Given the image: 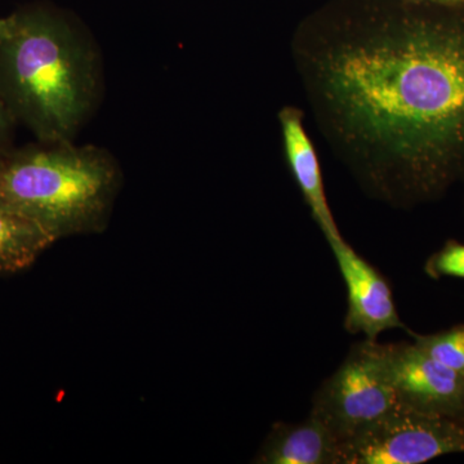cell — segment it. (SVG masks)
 Instances as JSON below:
<instances>
[{"mask_svg": "<svg viewBox=\"0 0 464 464\" xmlns=\"http://www.w3.org/2000/svg\"><path fill=\"white\" fill-rule=\"evenodd\" d=\"M347 20L304 54L332 136L383 194L464 179V8L414 2Z\"/></svg>", "mask_w": 464, "mask_h": 464, "instance_id": "6da1fadb", "label": "cell"}, {"mask_svg": "<svg viewBox=\"0 0 464 464\" xmlns=\"http://www.w3.org/2000/svg\"><path fill=\"white\" fill-rule=\"evenodd\" d=\"M0 92L39 142L72 141L99 92L96 54L60 14L21 9L0 18Z\"/></svg>", "mask_w": 464, "mask_h": 464, "instance_id": "7a4b0ae2", "label": "cell"}, {"mask_svg": "<svg viewBox=\"0 0 464 464\" xmlns=\"http://www.w3.org/2000/svg\"><path fill=\"white\" fill-rule=\"evenodd\" d=\"M121 183L114 158L96 146L38 142L0 155V206L57 240L105 230Z\"/></svg>", "mask_w": 464, "mask_h": 464, "instance_id": "3957f363", "label": "cell"}, {"mask_svg": "<svg viewBox=\"0 0 464 464\" xmlns=\"http://www.w3.org/2000/svg\"><path fill=\"white\" fill-rule=\"evenodd\" d=\"M399 405L387 366L386 344H353L340 368L317 390L310 413L343 444L357 431Z\"/></svg>", "mask_w": 464, "mask_h": 464, "instance_id": "277c9868", "label": "cell"}, {"mask_svg": "<svg viewBox=\"0 0 464 464\" xmlns=\"http://www.w3.org/2000/svg\"><path fill=\"white\" fill-rule=\"evenodd\" d=\"M464 453V422L398 405L342 444V464H420Z\"/></svg>", "mask_w": 464, "mask_h": 464, "instance_id": "5b68a950", "label": "cell"}, {"mask_svg": "<svg viewBox=\"0 0 464 464\" xmlns=\"http://www.w3.org/2000/svg\"><path fill=\"white\" fill-rule=\"evenodd\" d=\"M391 383L400 405L464 422V377L415 343L386 344Z\"/></svg>", "mask_w": 464, "mask_h": 464, "instance_id": "8992f818", "label": "cell"}, {"mask_svg": "<svg viewBox=\"0 0 464 464\" xmlns=\"http://www.w3.org/2000/svg\"><path fill=\"white\" fill-rule=\"evenodd\" d=\"M328 243L346 284V331L362 334L365 340L377 341L383 332L405 329L392 289L383 275L362 258L342 235Z\"/></svg>", "mask_w": 464, "mask_h": 464, "instance_id": "52a82bcc", "label": "cell"}, {"mask_svg": "<svg viewBox=\"0 0 464 464\" xmlns=\"http://www.w3.org/2000/svg\"><path fill=\"white\" fill-rule=\"evenodd\" d=\"M253 463L342 464V441L310 413L301 423L274 424Z\"/></svg>", "mask_w": 464, "mask_h": 464, "instance_id": "ba28073f", "label": "cell"}, {"mask_svg": "<svg viewBox=\"0 0 464 464\" xmlns=\"http://www.w3.org/2000/svg\"><path fill=\"white\" fill-rule=\"evenodd\" d=\"M279 119L290 169L307 206L310 207L314 219L326 240L341 237L326 200L319 159L304 130L301 112L297 109L285 108L280 112Z\"/></svg>", "mask_w": 464, "mask_h": 464, "instance_id": "9c48e42d", "label": "cell"}, {"mask_svg": "<svg viewBox=\"0 0 464 464\" xmlns=\"http://www.w3.org/2000/svg\"><path fill=\"white\" fill-rule=\"evenodd\" d=\"M56 241L38 222L0 206V274L25 270Z\"/></svg>", "mask_w": 464, "mask_h": 464, "instance_id": "30bf717a", "label": "cell"}, {"mask_svg": "<svg viewBox=\"0 0 464 464\" xmlns=\"http://www.w3.org/2000/svg\"><path fill=\"white\" fill-rule=\"evenodd\" d=\"M414 343L440 364L464 377V325L430 335H414Z\"/></svg>", "mask_w": 464, "mask_h": 464, "instance_id": "8fae6325", "label": "cell"}, {"mask_svg": "<svg viewBox=\"0 0 464 464\" xmlns=\"http://www.w3.org/2000/svg\"><path fill=\"white\" fill-rule=\"evenodd\" d=\"M426 273L432 277H460L464 279V244L449 241L447 246L429 259Z\"/></svg>", "mask_w": 464, "mask_h": 464, "instance_id": "7c38bea8", "label": "cell"}, {"mask_svg": "<svg viewBox=\"0 0 464 464\" xmlns=\"http://www.w3.org/2000/svg\"><path fill=\"white\" fill-rule=\"evenodd\" d=\"M17 121L12 115L2 92H0V155L14 148V132Z\"/></svg>", "mask_w": 464, "mask_h": 464, "instance_id": "4fadbf2b", "label": "cell"}, {"mask_svg": "<svg viewBox=\"0 0 464 464\" xmlns=\"http://www.w3.org/2000/svg\"><path fill=\"white\" fill-rule=\"evenodd\" d=\"M411 2L439 5V7L464 8V0H411Z\"/></svg>", "mask_w": 464, "mask_h": 464, "instance_id": "5bb4252c", "label": "cell"}]
</instances>
